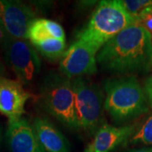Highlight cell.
<instances>
[{
	"label": "cell",
	"mask_w": 152,
	"mask_h": 152,
	"mask_svg": "<svg viewBox=\"0 0 152 152\" xmlns=\"http://www.w3.org/2000/svg\"><path fill=\"white\" fill-rule=\"evenodd\" d=\"M36 19L35 11L26 4L15 0H0V20L11 38L27 39L29 27Z\"/></svg>",
	"instance_id": "ba28073f"
},
{
	"label": "cell",
	"mask_w": 152,
	"mask_h": 152,
	"mask_svg": "<svg viewBox=\"0 0 152 152\" xmlns=\"http://www.w3.org/2000/svg\"><path fill=\"white\" fill-rule=\"evenodd\" d=\"M97 53L90 45L75 40L60 58L59 73L70 80L96 74Z\"/></svg>",
	"instance_id": "52a82bcc"
},
{
	"label": "cell",
	"mask_w": 152,
	"mask_h": 152,
	"mask_svg": "<svg viewBox=\"0 0 152 152\" xmlns=\"http://www.w3.org/2000/svg\"><path fill=\"white\" fill-rule=\"evenodd\" d=\"M96 62L106 72L130 75L146 72L152 63V36L138 22L99 50Z\"/></svg>",
	"instance_id": "6da1fadb"
},
{
	"label": "cell",
	"mask_w": 152,
	"mask_h": 152,
	"mask_svg": "<svg viewBox=\"0 0 152 152\" xmlns=\"http://www.w3.org/2000/svg\"><path fill=\"white\" fill-rule=\"evenodd\" d=\"M2 140H3V133H2V128L0 126V148H1V145H2Z\"/></svg>",
	"instance_id": "7402d4cb"
},
{
	"label": "cell",
	"mask_w": 152,
	"mask_h": 152,
	"mask_svg": "<svg viewBox=\"0 0 152 152\" xmlns=\"http://www.w3.org/2000/svg\"><path fill=\"white\" fill-rule=\"evenodd\" d=\"M40 91L42 107L49 115L67 129L80 131L72 80L58 72H50L44 77Z\"/></svg>",
	"instance_id": "277c9868"
},
{
	"label": "cell",
	"mask_w": 152,
	"mask_h": 152,
	"mask_svg": "<svg viewBox=\"0 0 152 152\" xmlns=\"http://www.w3.org/2000/svg\"><path fill=\"white\" fill-rule=\"evenodd\" d=\"M4 73H5V66H4V60L2 58V56L0 53V79L4 77Z\"/></svg>",
	"instance_id": "44dd1931"
},
{
	"label": "cell",
	"mask_w": 152,
	"mask_h": 152,
	"mask_svg": "<svg viewBox=\"0 0 152 152\" xmlns=\"http://www.w3.org/2000/svg\"><path fill=\"white\" fill-rule=\"evenodd\" d=\"M103 90L105 111L115 124L128 123L149 111L145 92L135 76L107 79Z\"/></svg>",
	"instance_id": "7a4b0ae2"
},
{
	"label": "cell",
	"mask_w": 152,
	"mask_h": 152,
	"mask_svg": "<svg viewBox=\"0 0 152 152\" xmlns=\"http://www.w3.org/2000/svg\"><path fill=\"white\" fill-rule=\"evenodd\" d=\"M151 65H152V63H151Z\"/></svg>",
	"instance_id": "cb8c5ba5"
},
{
	"label": "cell",
	"mask_w": 152,
	"mask_h": 152,
	"mask_svg": "<svg viewBox=\"0 0 152 152\" xmlns=\"http://www.w3.org/2000/svg\"><path fill=\"white\" fill-rule=\"evenodd\" d=\"M51 38L65 41V32L60 24L42 18H37L31 22L27 33V39L31 43Z\"/></svg>",
	"instance_id": "4fadbf2b"
},
{
	"label": "cell",
	"mask_w": 152,
	"mask_h": 152,
	"mask_svg": "<svg viewBox=\"0 0 152 152\" xmlns=\"http://www.w3.org/2000/svg\"><path fill=\"white\" fill-rule=\"evenodd\" d=\"M137 22L145 28L152 36V9L148 10L138 19Z\"/></svg>",
	"instance_id": "e0dca14e"
},
{
	"label": "cell",
	"mask_w": 152,
	"mask_h": 152,
	"mask_svg": "<svg viewBox=\"0 0 152 152\" xmlns=\"http://www.w3.org/2000/svg\"><path fill=\"white\" fill-rule=\"evenodd\" d=\"M33 128L38 140L46 152H70L71 145L65 136L48 119L37 117Z\"/></svg>",
	"instance_id": "7c38bea8"
},
{
	"label": "cell",
	"mask_w": 152,
	"mask_h": 152,
	"mask_svg": "<svg viewBox=\"0 0 152 152\" xmlns=\"http://www.w3.org/2000/svg\"><path fill=\"white\" fill-rule=\"evenodd\" d=\"M10 35L8 34L6 29L4 26L3 23L0 20V49H2L4 51L7 43L10 40Z\"/></svg>",
	"instance_id": "ac0fdd59"
},
{
	"label": "cell",
	"mask_w": 152,
	"mask_h": 152,
	"mask_svg": "<svg viewBox=\"0 0 152 152\" xmlns=\"http://www.w3.org/2000/svg\"><path fill=\"white\" fill-rule=\"evenodd\" d=\"M134 125L113 126L105 124L89 145L92 152H113L121 145H126L136 130Z\"/></svg>",
	"instance_id": "8fae6325"
},
{
	"label": "cell",
	"mask_w": 152,
	"mask_h": 152,
	"mask_svg": "<svg viewBox=\"0 0 152 152\" xmlns=\"http://www.w3.org/2000/svg\"><path fill=\"white\" fill-rule=\"evenodd\" d=\"M36 50L49 61L60 59L66 50V41L58 39H47L33 43Z\"/></svg>",
	"instance_id": "5bb4252c"
},
{
	"label": "cell",
	"mask_w": 152,
	"mask_h": 152,
	"mask_svg": "<svg viewBox=\"0 0 152 152\" xmlns=\"http://www.w3.org/2000/svg\"><path fill=\"white\" fill-rule=\"evenodd\" d=\"M5 137L10 152H46L33 125L26 118L9 121Z\"/></svg>",
	"instance_id": "30bf717a"
},
{
	"label": "cell",
	"mask_w": 152,
	"mask_h": 152,
	"mask_svg": "<svg viewBox=\"0 0 152 152\" xmlns=\"http://www.w3.org/2000/svg\"><path fill=\"white\" fill-rule=\"evenodd\" d=\"M120 3L136 20L145 12L152 9V0H120Z\"/></svg>",
	"instance_id": "2e32d148"
},
{
	"label": "cell",
	"mask_w": 152,
	"mask_h": 152,
	"mask_svg": "<svg viewBox=\"0 0 152 152\" xmlns=\"http://www.w3.org/2000/svg\"><path fill=\"white\" fill-rule=\"evenodd\" d=\"M7 64L22 85H29L41 71L37 51L27 39L10 38L4 49Z\"/></svg>",
	"instance_id": "8992f818"
},
{
	"label": "cell",
	"mask_w": 152,
	"mask_h": 152,
	"mask_svg": "<svg viewBox=\"0 0 152 152\" xmlns=\"http://www.w3.org/2000/svg\"><path fill=\"white\" fill-rule=\"evenodd\" d=\"M121 152H152L151 146H141L140 148H129Z\"/></svg>",
	"instance_id": "ffe728a7"
},
{
	"label": "cell",
	"mask_w": 152,
	"mask_h": 152,
	"mask_svg": "<svg viewBox=\"0 0 152 152\" xmlns=\"http://www.w3.org/2000/svg\"><path fill=\"white\" fill-rule=\"evenodd\" d=\"M72 85L79 129L87 135H95L98 129L107 124L104 116V90L84 77L72 79Z\"/></svg>",
	"instance_id": "5b68a950"
},
{
	"label": "cell",
	"mask_w": 152,
	"mask_h": 152,
	"mask_svg": "<svg viewBox=\"0 0 152 152\" xmlns=\"http://www.w3.org/2000/svg\"><path fill=\"white\" fill-rule=\"evenodd\" d=\"M137 23L120 3L103 0L98 4L87 24L76 33L80 40L99 52L105 44L124 29Z\"/></svg>",
	"instance_id": "3957f363"
},
{
	"label": "cell",
	"mask_w": 152,
	"mask_h": 152,
	"mask_svg": "<svg viewBox=\"0 0 152 152\" xmlns=\"http://www.w3.org/2000/svg\"><path fill=\"white\" fill-rule=\"evenodd\" d=\"M129 145H152V114L140 127L126 143Z\"/></svg>",
	"instance_id": "9a60e30c"
},
{
	"label": "cell",
	"mask_w": 152,
	"mask_h": 152,
	"mask_svg": "<svg viewBox=\"0 0 152 152\" xmlns=\"http://www.w3.org/2000/svg\"><path fill=\"white\" fill-rule=\"evenodd\" d=\"M144 91H145V95H146L149 105L152 108V75L149 78H147V80L145 82Z\"/></svg>",
	"instance_id": "d6986e66"
},
{
	"label": "cell",
	"mask_w": 152,
	"mask_h": 152,
	"mask_svg": "<svg viewBox=\"0 0 152 152\" xmlns=\"http://www.w3.org/2000/svg\"><path fill=\"white\" fill-rule=\"evenodd\" d=\"M32 96L20 82L7 78L0 79V113L15 121L25 113V105Z\"/></svg>",
	"instance_id": "9c48e42d"
},
{
	"label": "cell",
	"mask_w": 152,
	"mask_h": 152,
	"mask_svg": "<svg viewBox=\"0 0 152 152\" xmlns=\"http://www.w3.org/2000/svg\"><path fill=\"white\" fill-rule=\"evenodd\" d=\"M84 152H92V151H91V146H90V145H87L86 148L85 149Z\"/></svg>",
	"instance_id": "603a6c76"
}]
</instances>
